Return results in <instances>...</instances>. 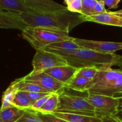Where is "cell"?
<instances>
[{"label":"cell","instance_id":"cell-1","mask_svg":"<svg viewBox=\"0 0 122 122\" xmlns=\"http://www.w3.org/2000/svg\"><path fill=\"white\" fill-rule=\"evenodd\" d=\"M20 16L29 27H44L69 33L76 26L85 22L84 15L68 10L56 13H25Z\"/></svg>","mask_w":122,"mask_h":122},{"label":"cell","instance_id":"cell-2","mask_svg":"<svg viewBox=\"0 0 122 122\" xmlns=\"http://www.w3.org/2000/svg\"><path fill=\"white\" fill-rule=\"evenodd\" d=\"M68 64L77 69L86 67L101 68L104 66H117L120 63L122 56L104 54L85 48L76 50L73 52L64 56Z\"/></svg>","mask_w":122,"mask_h":122},{"label":"cell","instance_id":"cell-3","mask_svg":"<svg viewBox=\"0 0 122 122\" xmlns=\"http://www.w3.org/2000/svg\"><path fill=\"white\" fill-rule=\"evenodd\" d=\"M23 39L36 50L64 41L70 40L69 33L64 31L44 27H28L22 31Z\"/></svg>","mask_w":122,"mask_h":122},{"label":"cell","instance_id":"cell-4","mask_svg":"<svg viewBox=\"0 0 122 122\" xmlns=\"http://www.w3.org/2000/svg\"><path fill=\"white\" fill-rule=\"evenodd\" d=\"M60 102L56 113H69L97 117L95 108L87 100L86 97L66 94L65 91L60 94Z\"/></svg>","mask_w":122,"mask_h":122},{"label":"cell","instance_id":"cell-5","mask_svg":"<svg viewBox=\"0 0 122 122\" xmlns=\"http://www.w3.org/2000/svg\"><path fill=\"white\" fill-rule=\"evenodd\" d=\"M65 65H68L67 62L61 56L44 49L38 50L32 60L33 70L29 75H39L48 69Z\"/></svg>","mask_w":122,"mask_h":122},{"label":"cell","instance_id":"cell-6","mask_svg":"<svg viewBox=\"0 0 122 122\" xmlns=\"http://www.w3.org/2000/svg\"><path fill=\"white\" fill-rule=\"evenodd\" d=\"M86 99L95 108L98 117L102 118L119 114L120 101L113 97L87 93Z\"/></svg>","mask_w":122,"mask_h":122},{"label":"cell","instance_id":"cell-7","mask_svg":"<svg viewBox=\"0 0 122 122\" xmlns=\"http://www.w3.org/2000/svg\"><path fill=\"white\" fill-rule=\"evenodd\" d=\"M21 78L26 82L35 83L40 86L50 93H57L60 94L66 89L65 85L58 82L45 73L37 75H30L28 74Z\"/></svg>","mask_w":122,"mask_h":122},{"label":"cell","instance_id":"cell-8","mask_svg":"<svg viewBox=\"0 0 122 122\" xmlns=\"http://www.w3.org/2000/svg\"><path fill=\"white\" fill-rule=\"evenodd\" d=\"M73 41L82 48L93 50L104 54H114L122 50V42L88 40L73 38Z\"/></svg>","mask_w":122,"mask_h":122},{"label":"cell","instance_id":"cell-9","mask_svg":"<svg viewBox=\"0 0 122 122\" xmlns=\"http://www.w3.org/2000/svg\"><path fill=\"white\" fill-rule=\"evenodd\" d=\"M23 2L35 13H50L67 10L66 6L52 0H23Z\"/></svg>","mask_w":122,"mask_h":122},{"label":"cell","instance_id":"cell-10","mask_svg":"<svg viewBox=\"0 0 122 122\" xmlns=\"http://www.w3.org/2000/svg\"><path fill=\"white\" fill-rule=\"evenodd\" d=\"M28 27L20 14L0 10V28L13 29L23 31Z\"/></svg>","mask_w":122,"mask_h":122},{"label":"cell","instance_id":"cell-11","mask_svg":"<svg viewBox=\"0 0 122 122\" xmlns=\"http://www.w3.org/2000/svg\"><path fill=\"white\" fill-rule=\"evenodd\" d=\"M77 71V69L68 64L48 69L44 73L50 75L66 86L75 77Z\"/></svg>","mask_w":122,"mask_h":122},{"label":"cell","instance_id":"cell-12","mask_svg":"<svg viewBox=\"0 0 122 122\" xmlns=\"http://www.w3.org/2000/svg\"><path fill=\"white\" fill-rule=\"evenodd\" d=\"M85 21H92L102 25L118 26L122 27V19L111 11L90 16H84Z\"/></svg>","mask_w":122,"mask_h":122},{"label":"cell","instance_id":"cell-13","mask_svg":"<svg viewBox=\"0 0 122 122\" xmlns=\"http://www.w3.org/2000/svg\"><path fill=\"white\" fill-rule=\"evenodd\" d=\"M122 91V72L119 76L105 85L92 91L91 94L113 97L115 94Z\"/></svg>","mask_w":122,"mask_h":122},{"label":"cell","instance_id":"cell-14","mask_svg":"<svg viewBox=\"0 0 122 122\" xmlns=\"http://www.w3.org/2000/svg\"><path fill=\"white\" fill-rule=\"evenodd\" d=\"M0 10L17 14L34 12L28 8L21 0H0Z\"/></svg>","mask_w":122,"mask_h":122},{"label":"cell","instance_id":"cell-15","mask_svg":"<svg viewBox=\"0 0 122 122\" xmlns=\"http://www.w3.org/2000/svg\"><path fill=\"white\" fill-rule=\"evenodd\" d=\"M26 111L13 105L4 109L0 108V117L4 122H17L23 116Z\"/></svg>","mask_w":122,"mask_h":122},{"label":"cell","instance_id":"cell-16","mask_svg":"<svg viewBox=\"0 0 122 122\" xmlns=\"http://www.w3.org/2000/svg\"><path fill=\"white\" fill-rule=\"evenodd\" d=\"M91 81V79L75 75L70 82L66 85V89H71L79 92H87Z\"/></svg>","mask_w":122,"mask_h":122},{"label":"cell","instance_id":"cell-17","mask_svg":"<svg viewBox=\"0 0 122 122\" xmlns=\"http://www.w3.org/2000/svg\"><path fill=\"white\" fill-rule=\"evenodd\" d=\"M52 114L58 117L64 119L70 122H101V119L97 117L69 114V113H53Z\"/></svg>","mask_w":122,"mask_h":122},{"label":"cell","instance_id":"cell-18","mask_svg":"<svg viewBox=\"0 0 122 122\" xmlns=\"http://www.w3.org/2000/svg\"><path fill=\"white\" fill-rule=\"evenodd\" d=\"M14 82L16 84L19 91H20L27 92L47 93V94L50 93L47 90L35 83L24 81L21 77L15 79V81H14Z\"/></svg>","mask_w":122,"mask_h":122},{"label":"cell","instance_id":"cell-19","mask_svg":"<svg viewBox=\"0 0 122 122\" xmlns=\"http://www.w3.org/2000/svg\"><path fill=\"white\" fill-rule=\"evenodd\" d=\"M18 91H19V89H18L17 86L13 81L10 85L7 88V89L4 92L2 100H1V106L0 108L4 109V108L13 106L12 102Z\"/></svg>","mask_w":122,"mask_h":122},{"label":"cell","instance_id":"cell-20","mask_svg":"<svg viewBox=\"0 0 122 122\" xmlns=\"http://www.w3.org/2000/svg\"><path fill=\"white\" fill-rule=\"evenodd\" d=\"M60 94L52 93L50 98L45 102L44 106L41 108L38 113L42 114H52L57 109L59 105Z\"/></svg>","mask_w":122,"mask_h":122},{"label":"cell","instance_id":"cell-21","mask_svg":"<svg viewBox=\"0 0 122 122\" xmlns=\"http://www.w3.org/2000/svg\"><path fill=\"white\" fill-rule=\"evenodd\" d=\"M12 104L15 107L26 110H30L32 107L30 100L26 94V92L20 91H19L17 92L12 102Z\"/></svg>","mask_w":122,"mask_h":122},{"label":"cell","instance_id":"cell-22","mask_svg":"<svg viewBox=\"0 0 122 122\" xmlns=\"http://www.w3.org/2000/svg\"><path fill=\"white\" fill-rule=\"evenodd\" d=\"M100 70V68L96 67H86L77 69L76 75L81 76L88 79L92 80Z\"/></svg>","mask_w":122,"mask_h":122},{"label":"cell","instance_id":"cell-23","mask_svg":"<svg viewBox=\"0 0 122 122\" xmlns=\"http://www.w3.org/2000/svg\"><path fill=\"white\" fill-rule=\"evenodd\" d=\"M98 0H83L81 14L84 16L94 15V8Z\"/></svg>","mask_w":122,"mask_h":122},{"label":"cell","instance_id":"cell-24","mask_svg":"<svg viewBox=\"0 0 122 122\" xmlns=\"http://www.w3.org/2000/svg\"><path fill=\"white\" fill-rule=\"evenodd\" d=\"M17 122H43L37 112L31 110H26L25 114Z\"/></svg>","mask_w":122,"mask_h":122},{"label":"cell","instance_id":"cell-25","mask_svg":"<svg viewBox=\"0 0 122 122\" xmlns=\"http://www.w3.org/2000/svg\"><path fill=\"white\" fill-rule=\"evenodd\" d=\"M50 46L58 48L64 49V50H79L80 48H82L73 41V37L72 39L70 40L64 41L60 42L55 43Z\"/></svg>","mask_w":122,"mask_h":122},{"label":"cell","instance_id":"cell-26","mask_svg":"<svg viewBox=\"0 0 122 122\" xmlns=\"http://www.w3.org/2000/svg\"><path fill=\"white\" fill-rule=\"evenodd\" d=\"M83 0H73L70 3L67 5V10L71 13H79L81 14Z\"/></svg>","mask_w":122,"mask_h":122},{"label":"cell","instance_id":"cell-27","mask_svg":"<svg viewBox=\"0 0 122 122\" xmlns=\"http://www.w3.org/2000/svg\"><path fill=\"white\" fill-rule=\"evenodd\" d=\"M37 113L43 122H70L64 119L58 117L53 114H42L38 112Z\"/></svg>","mask_w":122,"mask_h":122},{"label":"cell","instance_id":"cell-28","mask_svg":"<svg viewBox=\"0 0 122 122\" xmlns=\"http://www.w3.org/2000/svg\"><path fill=\"white\" fill-rule=\"evenodd\" d=\"M51 94H52V93H50V94H46V95H45V96L43 97L42 98H41L39 99V100H38V101L31 107V108L30 110H31L32 111H34V112H39V110L41 109V108L44 106V104L45 103V102H46V101H47L48 99L50 98Z\"/></svg>","mask_w":122,"mask_h":122},{"label":"cell","instance_id":"cell-29","mask_svg":"<svg viewBox=\"0 0 122 122\" xmlns=\"http://www.w3.org/2000/svg\"><path fill=\"white\" fill-rule=\"evenodd\" d=\"M26 94L27 95V96L29 98L30 100L31 104L32 106L38 100H39V99H41V98H42L43 97H44L45 95H46V94H48L47 93H41V92H26ZM50 94V93H48Z\"/></svg>","mask_w":122,"mask_h":122},{"label":"cell","instance_id":"cell-30","mask_svg":"<svg viewBox=\"0 0 122 122\" xmlns=\"http://www.w3.org/2000/svg\"><path fill=\"white\" fill-rule=\"evenodd\" d=\"M105 5H106V4H105V2L104 0H99V1H97L96 4H95V8H94V15L107 12V11L106 10Z\"/></svg>","mask_w":122,"mask_h":122},{"label":"cell","instance_id":"cell-31","mask_svg":"<svg viewBox=\"0 0 122 122\" xmlns=\"http://www.w3.org/2000/svg\"><path fill=\"white\" fill-rule=\"evenodd\" d=\"M101 119V122H122V119L119 116V115L104 117Z\"/></svg>","mask_w":122,"mask_h":122},{"label":"cell","instance_id":"cell-32","mask_svg":"<svg viewBox=\"0 0 122 122\" xmlns=\"http://www.w3.org/2000/svg\"><path fill=\"white\" fill-rule=\"evenodd\" d=\"M105 4L108 7V9L117 8L118 4L121 0H104Z\"/></svg>","mask_w":122,"mask_h":122},{"label":"cell","instance_id":"cell-33","mask_svg":"<svg viewBox=\"0 0 122 122\" xmlns=\"http://www.w3.org/2000/svg\"><path fill=\"white\" fill-rule=\"evenodd\" d=\"M113 97H114L115 98L119 100V101H120V104H122V91L118 92L116 94H114Z\"/></svg>","mask_w":122,"mask_h":122},{"label":"cell","instance_id":"cell-34","mask_svg":"<svg viewBox=\"0 0 122 122\" xmlns=\"http://www.w3.org/2000/svg\"><path fill=\"white\" fill-rule=\"evenodd\" d=\"M117 66H119V69H117V70H119V71H121V72H122V63H119V64H117Z\"/></svg>","mask_w":122,"mask_h":122},{"label":"cell","instance_id":"cell-35","mask_svg":"<svg viewBox=\"0 0 122 122\" xmlns=\"http://www.w3.org/2000/svg\"><path fill=\"white\" fill-rule=\"evenodd\" d=\"M112 13L113 14H122V9L120 10L116 11H112Z\"/></svg>","mask_w":122,"mask_h":122},{"label":"cell","instance_id":"cell-36","mask_svg":"<svg viewBox=\"0 0 122 122\" xmlns=\"http://www.w3.org/2000/svg\"><path fill=\"white\" fill-rule=\"evenodd\" d=\"M73 0H64V2H65V4H66V5H67L69 4V3H70V2H71Z\"/></svg>","mask_w":122,"mask_h":122},{"label":"cell","instance_id":"cell-37","mask_svg":"<svg viewBox=\"0 0 122 122\" xmlns=\"http://www.w3.org/2000/svg\"><path fill=\"white\" fill-rule=\"evenodd\" d=\"M120 112H122V104H120L119 107V113Z\"/></svg>","mask_w":122,"mask_h":122},{"label":"cell","instance_id":"cell-38","mask_svg":"<svg viewBox=\"0 0 122 122\" xmlns=\"http://www.w3.org/2000/svg\"><path fill=\"white\" fill-rule=\"evenodd\" d=\"M118 115H119V116L120 117V118H121V119H122V112H119V114H118Z\"/></svg>","mask_w":122,"mask_h":122},{"label":"cell","instance_id":"cell-39","mask_svg":"<svg viewBox=\"0 0 122 122\" xmlns=\"http://www.w3.org/2000/svg\"><path fill=\"white\" fill-rule=\"evenodd\" d=\"M111 12H112V11H111ZM114 14L117 15V16L120 17V18H122V14Z\"/></svg>","mask_w":122,"mask_h":122},{"label":"cell","instance_id":"cell-40","mask_svg":"<svg viewBox=\"0 0 122 122\" xmlns=\"http://www.w3.org/2000/svg\"><path fill=\"white\" fill-rule=\"evenodd\" d=\"M0 122H4L3 120H2V119H1V117H0Z\"/></svg>","mask_w":122,"mask_h":122},{"label":"cell","instance_id":"cell-41","mask_svg":"<svg viewBox=\"0 0 122 122\" xmlns=\"http://www.w3.org/2000/svg\"><path fill=\"white\" fill-rule=\"evenodd\" d=\"M122 59H121V61H120V63H122Z\"/></svg>","mask_w":122,"mask_h":122},{"label":"cell","instance_id":"cell-42","mask_svg":"<svg viewBox=\"0 0 122 122\" xmlns=\"http://www.w3.org/2000/svg\"><path fill=\"white\" fill-rule=\"evenodd\" d=\"M21 1H23V0H21Z\"/></svg>","mask_w":122,"mask_h":122}]
</instances>
